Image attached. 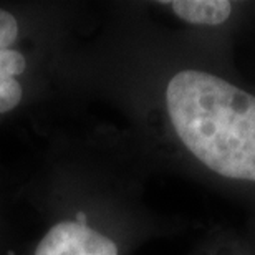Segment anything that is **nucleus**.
<instances>
[{
  "instance_id": "f257e3e1",
  "label": "nucleus",
  "mask_w": 255,
  "mask_h": 255,
  "mask_svg": "<svg viewBox=\"0 0 255 255\" xmlns=\"http://www.w3.org/2000/svg\"><path fill=\"white\" fill-rule=\"evenodd\" d=\"M169 125L191 154L219 176L255 181V96L207 71L167 81Z\"/></svg>"
},
{
  "instance_id": "20e7f679",
  "label": "nucleus",
  "mask_w": 255,
  "mask_h": 255,
  "mask_svg": "<svg viewBox=\"0 0 255 255\" xmlns=\"http://www.w3.org/2000/svg\"><path fill=\"white\" fill-rule=\"evenodd\" d=\"M167 5L176 17L192 25H221L231 17L232 3L227 0H176L162 2Z\"/></svg>"
},
{
  "instance_id": "7ed1b4c3",
  "label": "nucleus",
  "mask_w": 255,
  "mask_h": 255,
  "mask_svg": "<svg viewBox=\"0 0 255 255\" xmlns=\"http://www.w3.org/2000/svg\"><path fill=\"white\" fill-rule=\"evenodd\" d=\"M33 255H120V246L91 222L88 214L76 211L45 231Z\"/></svg>"
},
{
  "instance_id": "f03ea898",
  "label": "nucleus",
  "mask_w": 255,
  "mask_h": 255,
  "mask_svg": "<svg viewBox=\"0 0 255 255\" xmlns=\"http://www.w3.org/2000/svg\"><path fill=\"white\" fill-rule=\"evenodd\" d=\"M37 53L25 17L0 7V118L15 113L30 98L40 73Z\"/></svg>"
}]
</instances>
